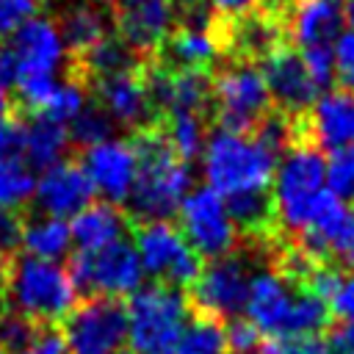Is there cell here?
<instances>
[{
	"label": "cell",
	"instance_id": "cell-50",
	"mask_svg": "<svg viewBox=\"0 0 354 354\" xmlns=\"http://www.w3.org/2000/svg\"><path fill=\"white\" fill-rule=\"evenodd\" d=\"M3 271H6V266H3V257H0V279H3Z\"/></svg>",
	"mask_w": 354,
	"mask_h": 354
},
{
	"label": "cell",
	"instance_id": "cell-52",
	"mask_svg": "<svg viewBox=\"0 0 354 354\" xmlns=\"http://www.w3.org/2000/svg\"><path fill=\"white\" fill-rule=\"evenodd\" d=\"M0 354H6V351H3V348H0Z\"/></svg>",
	"mask_w": 354,
	"mask_h": 354
},
{
	"label": "cell",
	"instance_id": "cell-27",
	"mask_svg": "<svg viewBox=\"0 0 354 354\" xmlns=\"http://www.w3.org/2000/svg\"><path fill=\"white\" fill-rule=\"evenodd\" d=\"M58 28H61V36H64L66 47L77 50L83 55L88 47H94L97 41H102L108 36V14L97 3L80 0L72 8H66Z\"/></svg>",
	"mask_w": 354,
	"mask_h": 354
},
{
	"label": "cell",
	"instance_id": "cell-42",
	"mask_svg": "<svg viewBox=\"0 0 354 354\" xmlns=\"http://www.w3.org/2000/svg\"><path fill=\"white\" fill-rule=\"evenodd\" d=\"M329 313L337 315L343 324H354V271L337 277V285L329 296Z\"/></svg>",
	"mask_w": 354,
	"mask_h": 354
},
{
	"label": "cell",
	"instance_id": "cell-32",
	"mask_svg": "<svg viewBox=\"0 0 354 354\" xmlns=\"http://www.w3.org/2000/svg\"><path fill=\"white\" fill-rule=\"evenodd\" d=\"M174 354H230L224 326L205 315L191 318L183 329V337H180Z\"/></svg>",
	"mask_w": 354,
	"mask_h": 354
},
{
	"label": "cell",
	"instance_id": "cell-16",
	"mask_svg": "<svg viewBox=\"0 0 354 354\" xmlns=\"http://www.w3.org/2000/svg\"><path fill=\"white\" fill-rule=\"evenodd\" d=\"M144 83L152 108H160L166 116L202 113L210 102V77L202 69L155 66L149 75H144Z\"/></svg>",
	"mask_w": 354,
	"mask_h": 354
},
{
	"label": "cell",
	"instance_id": "cell-30",
	"mask_svg": "<svg viewBox=\"0 0 354 354\" xmlns=\"http://www.w3.org/2000/svg\"><path fill=\"white\" fill-rule=\"evenodd\" d=\"M86 108H88L86 86L80 80H72V77H58L36 116H47V119L61 122V124L69 127Z\"/></svg>",
	"mask_w": 354,
	"mask_h": 354
},
{
	"label": "cell",
	"instance_id": "cell-39",
	"mask_svg": "<svg viewBox=\"0 0 354 354\" xmlns=\"http://www.w3.org/2000/svg\"><path fill=\"white\" fill-rule=\"evenodd\" d=\"M39 11V0H0V41L11 39Z\"/></svg>",
	"mask_w": 354,
	"mask_h": 354
},
{
	"label": "cell",
	"instance_id": "cell-20",
	"mask_svg": "<svg viewBox=\"0 0 354 354\" xmlns=\"http://www.w3.org/2000/svg\"><path fill=\"white\" fill-rule=\"evenodd\" d=\"M307 133L315 149L337 152L354 147V91L326 88L307 108Z\"/></svg>",
	"mask_w": 354,
	"mask_h": 354
},
{
	"label": "cell",
	"instance_id": "cell-28",
	"mask_svg": "<svg viewBox=\"0 0 354 354\" xmlns=\"http://www.w3.org/2000/svg\"><path fill=\"white\" fill-rule=\"evenodd\" d=\"M33 188L36 171L28 166V160L19 152L0 155V207L14 213L33 199Z\"/></svg>",
	"mask_w": 354,
	"mask_h": 354
},
{
	"label": "cell",
	"instance_id": "cell-48",
	"mask_svg": "<svg viewBox=\"0 0 354 354\" xmlns=\"http://www.w3.org/2000/svg\"><path fill=\"white\" fill-rule=\"evenodd\" d=\"M8 111H11V94L8 88L0 86V119H8Z\"/></svg>",
	"mask_w": 354,
	"mask_h": 354
},
{
	"label": "cell",
	"instance_id": "cell-41",
	"mask_svg": "<svg viewBox=\"0 0 354 354\" xmlns=\"http://www.w3.org/2000/svg\"><path fill=\"white\" fill-rule=\"evenodd\" d=\"M313 83L324 91L329 88L332 77H335V61H332V47H307V50H299Z\"/></svg>",
	"mask_w": 354,
	"mask_h": 354
},
{
	"label": "cell",
	"instance_id": "cell-11",
	"mask_svg": "<svg viewBox=\"0 0 354 354\" xmlns=\"http://www.w3.org/2000/svg\"><path fill=\"white\" fill-rule=\"evenodd\" d=\"M6 53L14 69V83H19L39 77H61L69 47L61 36L58 22L36 14L8 39Z\"/></svg>",
	"mask_w": 354,
	"mask_h": 354
},
{
	"label": "cell",
	"instance_id": "cell-43",
	"mask_svg": "<svg viewBox=\"0 0 354 354\" xmlns=\"http://www.w3.org/2000/svg\"><path fill=\"white\" fill-rule=\"evenodd\" d=\"M19 354H66V346H64L61 332H55V329H41V332H36L33 343H30L25 351H19Z\"/></svg>",
	"mask_w": 354,
	"mask_h": 354
},
{
	"label": "cell",
	"instance_id": "cell-38",
	"mask_svg": "<svg viewBox=\"0 0 354 354\" xmlns=\"http://www.w3.org/2000/svg\"><path fill=\"white\" fill-rule=\"evenodd\" d=\"M224 337L230 354H257L263 343V332L246 318H232L230 326H224Z\"/></svg>",
	"mask_w": 354,
	"mask_h": 354
},
{
	"label": "cell",
	"instance_id": "cell-18",
	"mask_svg": "<svg viewBox=\"0 0 354 354\" xmlns=\"http://www.w3.org/2000/svg\"><path fill=\"white\" fill-rule=\"evenodd\" d=\"M91 199H94V191L77 163L61 160L36 177L33 202H36L39 213H44V216L69 221L86 205H91Z\"/></svg>",
	"mask_w": 354,
	"mask_h": 354
},
{
	"label": "cell",
	"instance_id": "cell-26",
	"mask_svg": "<svg viewBox=\"0 0 354 354\" xmlns=\"http://www.w3.org/2000/svg\"><path fill=\"white\" fill-rule=\"evenodd\" d=\"M19 246H22V254L28 257L61 263V257L72 249L69 221H61L44 213L33 216L25 224H19Z\"/></svg>",
	"mask_w": 354,
	"mask_h": 354
},
{
	"label": "cell",
	"instance_id": "cell-17",
	"mask_svg": "<svg viewBox=\"0 0 354 354\" xmlns=\"http://www.w3.org/2000/svg\"><path fill=\"white\" fill-rule=\"evenodd\" d=\"M263 77L268 86L271 100L285 111V113H301L307 111L321 88L313 83L299 50L290 47H277L263 58Z\"/></svg>",
	"mask_w": 354,
	"mask_h": 354
},
{
	"label": "cell",
	"instance_id": "cell-45",
	"mask_svg": "<svg viewBox=\"0 0 354 354\" xmlns=\"http://www.w3.org/2000/svg\"><path fill=\"white\" fill-rule=\"evenodd\" d=\"M19 243V221L14 218L11 210H3L0 207V252L3 249H11Z\"/></svg>",
	"mask_w": 354,
	"mask_h": 354
},
{
	"label": "cell",
	"instance_id": "cell-15",
	"mask_svg": "<svg viewBox=\"0 0 354 354\" xmlns=\"http://www.w3.org/2000/svg\"><path fill=\"white\" fill-rule=\"evenodd\" d=\"M304 249L313 260L326 266H340L354 271V207L332 199L324 213L299 235Z\"/></svg>",
	"mask_w": 354,
	"mask_h": 354
},
{
	"label": "cell",
	"instance_id": "cell-2",
	"mask_svg": "<svg viewBox=\"0 0 354 354\" xmlns=\"http://www.w3.org/2000/svg\"><path fill=\"white\" fill-rule=\"evenodd\" d=\"M133 147L138 155V174L127 199L130 213L141 221H166L194 188L191 166L169 149L160 130H141Z\"/></svg>",
	"mask_w": 354,
	"mask_h": 354
},
{
	"label": "cell",
	"instance_id": "cell-1",
	"mask_svg": "<svg viewBox=\"0 0 354 354\" xmlns=\"http://www.w3.org/2000/svg\"><path fill=\"white\" fill-rule=\"evenodd\" d=\"M277 160L279 152L268 147L257 133L230 127H216L207 133L205 149L199 155L205 185L224 202L271 194Z\"/></svg>",
	"mask_w": 354,
	"mask_h": 354
},
{
	"label": "cell",
	"instance_id": "cell-12",
	"mask_svg": "<svg viewBox=\"0 0 354 354\" xmlns=\"http://www.w3.org/2000/svg\"><path fill=\"white\" fill-rule=\"evenodd\" d=\"M77 166L83 169L91 191L102 196V202L119 205L130 199L138 174V155L133 141L111 136L100 144H91L83 149Z\"/></svg>",
	"mask_w": 354,
	"mask_h": 354
},
{
	"label": "cell",
	"instance_id": "cell-7",
	"mask_svg": "<svg viewBox=\"0 0 354 354\" xmlns=\"http://www.w3.org/2000/svg\"><path fill=\"white\" fill-rule=\"evenodd\" d=\"M210 102L218 111L221 127L249 130L268 116L271 94L263 69L252 61H232L210 80Z\"/></svg>",
	"mask_w": 354,
	"mask_h": 354
},
{
	"label": "cell",
	"instance_id": "cell-21",
	"mask_svg": "<svg viewBox=\"0 0 354 354\" xmlns=\"http://www.w3.org/2000/svg\"><path fill=\"white\" fill-rule=\"evenodd\" d=\"M343 0H290L288 6V33L299 44L307 47H332L343 33Z\"/></svg>",
	"mask_w": 354,
	"mask_h": 354
},
{
	"label": "cell",
	"instance_id": "cell-49",
	"mask_svg": "<svg viewBox=\"0 0 354 354\" xmlns=\"http://www.w3.org/2000/svg\"><path fill=\"white\" fill-rule=\"evenodd\" d=\"M343 17L348 22V30H354V0H343Z\"/></svg>",
	"mask_w": 354,
	"mask_h": 354
},
{
	"label": "cell",
	"instance_id": "cell-22",
	"mask_svg": "<svg viewBox=\"0 0 354 354\" xmlns=\"http://www.w3.org/2000/svg\"><path fill=\"white\" fill-rule=\"evenodd\" d=\"M97 108L113 124H124V127L144 124L152 111L144 77L136 69L100 77L97 80Z\"/></svg>",
	"mask_w": 354,
	"mask_h": 354
},
{
	"label": "cell",
	"instance_id": "cell-8",
	"mask_svg": "<svg viewBox=\"0 0 354 354\" xmlns=\"http://www.w3.org/2000/svg\"><path fill=\"white\" fill-rule=\"evenodd\" d=\"M77 293H94L102 299L133 296L144 285V268L130 241H119L100 252H77L69 266Z\"/></svg>",
	"mask_w": 354,
	"mask_h": 354
},
{
	"label": "cell",
	"instance_id": "cell-33",
	"mask_svg": "<svg viewBox=\"0 0 354 354\" xmlns=\"http://www.w3.org/2000/svg\"><path fill=\"white\" fill-rule=\"evenodd\" d=\"M326 188L337 202L354 207V147L329 152V158H326Z\"/></svg>",
	"mask_w": 354,
	"mask_h": 354
},
{
	"label": "cell",
	"instance_id": "cell-37",
	"mask_svg": "<svg viewBox=\"0 0 354 354\" xmlns=\"http://www.w3.org/2000/svg\"><path fill=\"white\" fill-rule=\"evenodd\" d=\"M36 337V324L25 321L17 313H0V348L6 354L25 351Z\"/></svg>",
	"mask_w": 354,
	"mask_h": 354
},
{
	"label": "cell",
	"instance_id": "cell-23",
	"mask_svg": "<svg viewBox=\"0 0 354 354\" xmlns=\"http://www.w3.org/2000/svg\"><path fill=\"white\" fill-rule=\"evenodd\" d=\"M124 230L127 218L111 202H91L75 218H69L72 246H77V252H100L105 246H113L124 241Z\"/></svg>",
	"mask_w": 354,
	"mask_h": 354
},
{
	"label": "cell",
	"instance_id": "cell-46",
	"mask_svg": "<svg viewBox=\"0 0 354 354\" xmlns=\"http://www.w3.org/2000/svg\"><path fill=\"white\" fill-rule=\"evenodd\" d=\"M329 346H332L335 354H354V324H343V326L332 335Z\"/></svg>",
	"mask_w": 354,
	"mask_h": 354
},
{
	"label": "cell",
	"instance_id": "cell-9",
	"mask_svg": "<svg viewBox=\"0 0 354 354\" xmlns=\"http://www.w3.org/2000/svg\"><path fill=\"white\" fill-rule=\"evenodd\" d=\"M66 354H122L127 346V313L116 299L91 296L66 315L61 329Z\"/></svg>",
	"mask_w": 354,
	"mask_h": 354
},
{
	"label": "cell",
	"instance_id": "cell-31",
	"mask_svg": "<svg viewBox=\"0 0 354 354\" xmlns=\"http://www.w3.org/2000/svg\"><path fill=\"white\" fill-rule=\"evenodd\" d=\"M83 64H86V69L100 80V77H108V75L133 69V66H136V53H133L122 39L105 36L102 41H97L94 47H88V50L83 53Z\"/></svg>",
	"mask_w": 354,
	"mask_h": 354
},
{
	"label": "cell",
	"instance_id": "cell-13",
	"mask_svg": "<svg viewBox=\"0 0 354 354\" xmlns=\"http://www.w3.org/2000/svg\"><path fill=\"white\" fill-rule=\"evenodd\" d=\"M249 268L241 257H218L202 266L191 285V301L205 318H235L243 310L249 290Z\"/></svg>",
	"mask_w": 354,
	"mask_h": 354
},
{
	"label": "cell",
	"instance_id": "cell-47",
	"mask_svg": "<svg viewBox=\"0 0 354 354\" xmlns=\"http://www.w3.org/2000/svg\"><path fill=\"white\" fill-rule=\"evenodd\" d=\"M11 83H14V69H11V61H8L6 47H0V86L8 88Z\"/></svg>",
	"mask_w": 354,
	"mask_h": 354
},
{
	"label": "cell",
	"instance_id": "cell-36",
	"mask_svg": "<svg viewBox=\"0 0 354 354\" xmlns=\"http://www.w3.org/2000/svg\"><path fill=\"white\" fill-rule=\"evenodd\" d=\"M257 354H332V346L321 335H274L260 343Z\"/></svg>",
	"mask_w": 354,
	"mask_h": 354
},
{
	"label": "cell",
	"instance_id": "cell-25",
	"mask_svg": "<svg viewBox=\"0 0 354 354\" xmlns=\"http://www.w3.org/2000/svg\"><path fill=\"white\" fill-rule=\"evenodd\" d=\"M69 127L61 122H53L47 116H30L28 122H19V155L28 160V166L50 169L64 160L69 149Z\"/></svg>",
	"mask_w": 354,
	"mask_h": 354
},
{
	"label": "cell",
	"instance_id": "cell-53",
	"mask_svg": "<svg viewBox=\"0 0 354 354\" xmlns=\"http://www.w3.org/2000/svg\"><path fill=\"white\" fill-rule=\"evenodd\" d=\"M122 354H124V351H122ZM127 354H130V351H127Z\"/></svg>",
	"mask_w": 354,
	"mask_h": 354
},
{
	"label": "cell",
	"instance_id": "cell-6",
	"mask_svg": "<svg viewBox=\"0 0 354 354\" xmlns=\"http://www.w3.org/2000/svg\"><path fill=\"white\" fill-rule=\"evenodd\" d=\"M136 254L144 274L171 288H191L202 271V257L188 246L180 227L166 221H141L136 230Z\"/></svg>",
	"mask_w": 354,
	"mask_h": 354
},
{
	"label": "cell",
	"instance_id": "cell-51",
	"mask_svg": "<svg viewBox=\"0 0 354 354\" xmlns=\"http://www.w3.org/2000/svg\"><path fill=\"white\" fill-rule=\"evenodd\" d=\"M0 313H3V293H0Z\"/></svg>",
	"mask_w": 354,
	"mask_h": 354
},
{
	"label": "cell",
	"instance_id": "cell-3",
	"mask_svg": "<svg viewBox=\"0 0 354 354\" xmlns=\"http://www.w3.org/2000/svg\"><path fill=\"white\" fill-rule=\"evenodd\" d=\"M335 196L326 188V158L310 144H296L285 149L277 160L271 180V205L274 221L301 235L332 202Z\"/></svg>",
	"mask_w": 354,
	"mask_h": 354
},
{
	"label": "cell",
	"instance_id": "cell-5",
	"mask_svg": "<svg viewBox=\"0 0 354 354\" xmlns=\"http://www.w3.org/2000/svg\"><path fill=\"white\" fill-rule=\"evenodd\" d=\"M127 346L130 354H174L188 315V299L180 288L152 282L141 285L127 307Z\"/></svg>",
	"mask_w": 354,
	"mask_h": 354
},
{
	"label": "cell",
	"instance_id": "cell-14",
	"mask_svg": "<svg viewBox=\"0 0 354 354\" xmlns=\"http://www.w3.org/2000/svg\"><path fill=\"white\" fill-rule=\"evenodd\" d=\"M299 290L282 271L260 268L249 277V290L243 301L246 321H252L263 335H288L293 307L299 299Z\"/></svg>",
	"mask_w": 354,
	"mask_h": 354
},
{
	"label": "cell",
	"instance_id": "cell-40",
	"mask_svg": "<svg viewBox=\"0 0 354 354\" xmlns=\"http://www.w3.org/2000/svg\"><path fill=\"white\" fill-rule=\"evenodd\" d=\"M332 61H335V77L340 80V88L354 91V30H343L335 39Z\"/></svg>",
	"mask_w": 354,
	"mask_h": 354
},
{
	"label": "cell",
	"instance_id": "cell-10",
	"mask_svg": "<svg viewBox=\"0 0 354 354\" xmlns=\"http://www.w3.org/2000/svg\"><path fill=\"white\" fill-rule=\"evenodd\" d=\"M180 232L199 257H227L238 243V227L227 202L207 185L191 188L180 205Z\"/></svg>",
	"mask_w": 354,
	"mask_h": 354
},
{
	"label": "cell",
	"instance_id": "cell-44",
	"mask_svg": "<svg viewBox=\"0 0 354 354\" xmlns=\"http://www.w3.org/2000/svg\"><path fill=\"white\" fill-rule=\"evenodd\" d=\"M263 0H202L205 8L216 11V14H227V17H246L252 14Z\"/></svg>",
	"mask_w": 354,
	"mask_h": 354
},
{
	"label": "cell",
	"instance_id": "cell-34",
	"mask_svg": "<svg viewBox=\"0 0 354 354\" xmlns=\"http://www.w3.org/2000/svg\"><path fill=\"white\" fill-rule=\"evenodd\" d=\"M279 22H274V19H268V17H249V19H243L241 22V28H238V41H241V47L246 50V53H257V55H268V53H274L277 47H282L279 44Z\"/></svg>",
	"mask_w": 354,
	"mask_h": 354
},
{
	"label": "cell",
	"instance_id": "cell-24",
	"mask_svg": "<svg viewBox=\"0 0 354 354\" xmlns=\"http://www.w3.org/2000/svg\"><path fill=\"white\" fill-rule=\"evenodd\" d=\"M166 58L177 66V69H202L210 66L218 53H221V39L218 33L210 28V22H205V17L185 19L177 30H171V36L163 41Z\"/></svg>",
	"mask_w": 354,
	"mask_h": 354
},
{
	"label": "cell",
	"instance_id": "cell-29",
	"mask_svg": "<svg viewBox=\"0 0 354 354\" xmlns=\"http://www.w3.org/2000/svg\"><path fill=\"white\" fill-rule=\"evenodd\" d=\"M160 133H163L169 149L177 158H183L185 163L196 160L205 149V141H207L202 113H171V116H166V124Z\"/></svg>",
	"mask_w": 354,
	"mask_h": 354
},
{
	"label": "cell",
	"instance_id": "cell-4",
	"mask_svg": "<svg viewBox=\"0 0 354 354\" xmlns=\"http://www.w3.org/2000/svg\"><path fill=\"white\" fill-rule=\"evenodd\" d=\"M3 301L30 324H61L77 304V288L66 266L17 254L3 271Z\"/></svg>",
	"mask_w": 354,
	"mask_h": 354
},
{
	"label": "cell",
	"instance_id": "cell-35",
	"mask_svg": "<svg viewBox=\"0 0 354 354\" xmlns=\"http://www.w3.org/2000/svg\"><path fill=\"white\" fill-rule=\"evenodd\" d=\"M111 133H113V122H111L97 105H91V102H88V108L69 124V138L77 141L83 149L91 147V144H100V141L111 138Z\"/></svg>",
	"mask_w": 354,
	"mask_h": 354
},
{
	"label": "cell",
	"instance_id": "cell-19",
	"mask_svg": "<svg viewBox=\"0 0 354 354\" xmlns=\"http://www.w3.org/2000/svg\"><path fill=\"white\" fill-rule=\"evenodd\" d=\"M174 0H119L116 28L119 39L133 53H149L160 47L174 30Z\"/></svg>",
	"mask_w": 354,
	"mask_h": 354
}]
</instances>
